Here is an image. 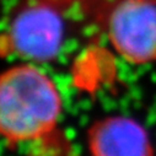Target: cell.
<instances>
[{
    "label": "cell",
    "instance_id": "1",
    "mask_svg": "<svg viewBox=\"0 0 156 156\" xmlns=\"http://www.w3.org/2000/svg\"><path fill=\"white\" fill-rule=\"evenodd\" d=\"M64 102L55 81L36 63L21 62L0 73V139L11 146L51 135Z\"/></svg>",
    "mask_w": 156,
    "mask_h": 156
},
{
    "label": "cell",
    "instance_id": "4",
    "mask_svg": "<svg viewBox=\"0 0 156 156\" xmlns=\"http://www.w3.org/2000/svg\"><path fill=\"white\" fill-rule=\"evenodd\" d=\"M89 156H155L147 129L133 117L106 115L86 132Z\"/></svg>",
    "mask_w": 156,
    "mask_h": 156
},
{
    "label": "cell",
    "instance_id": "2",
    "mask_svg": "<svg viewBox=\"0 0 156 156\" xmlns=\"http://www.w3.org/2000/svg\"><path fill=\"white\" fill-rule=\"evenodd\" d=\"M106 31L112 48L127 63L156 62L155 0H117L109 9Z\"/></svg>",
    "mask_w": 156,
    "mask_h": 156
},
{
    "label": "cell",
    "instance_id": "3",
    "mask_svg": "<svg viewBox=\"0 0 156 156\" xmlns=\"http://www.w3.org/2000/svg\"><path fill=\"white\" fill-rule=\"evenodd\" d=\"M63 22L48 8L22 11L0 37V54L21 62L44 63L54 59L63 44Z\"/></svg>",
    "mask_w": 156,
    "mask_h": 156
}]
</instances>
